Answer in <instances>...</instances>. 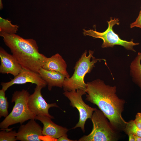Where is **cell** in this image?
I'll return each mask as SVG.
<instances>
[{
	"mask_svg": "<svg viewBox=\"0 0 141 141\" xmlns=\"http://www.w3.org/2000/svg\"><path fill=\"white\" fill-rule=\"evenodd\" d=\"M5 91L3 89L0 90V118L6 117L8 112V102L7 98L5 96Z\"/></svg>",
	"mask_w": 141,
	"mask_h": 141,
	"instance_id": "cell-17",
	"label": "cell"
},
{
	"mask_svg": "<svg viewBox=\"0 0 141 141\" xmlns=\"http://www.w3.org/2000/svg\"><path fill=\"white\" fill-rule=\"evenodd\" d=\"M128 136V140L129 141H135L134 135L131 133L127 134Z\"/></svg>",
	"mask_w": 141,
	"mask_h": 141,
	"instance_id": "cell-23",
	"label": "cell"
},
{
	"mask_svg": "<svg viewBox=\"0 0 141 141\" xmlns=\"http://www.w3.org/2000/svg\"><path fill=\"white\" fill-rule=\"evenodd\" d=\"M141 52H138L132 62L131 70L134 80L141 89Z\"/></svg>",
	"mask_w": 141,
	"mask_h": 141,
	"instance_id": "cell-15",
	"label": "cell"
},
{
	"mask_svg": "<svg viewBox=\"0 0 141 141\" xmlns=\"http://www.w3.org/2000/svg\"><path fill=\"white\" fill-rule=\"evenodd\" d=\"M67 64L58 53L48 58L42 68L47 70L56 71L63 75L66 78L70 77L67 71Z\"/></svg>",
	"mask_w": 141,
	"mask_h": 141,
	"instance_id": "cell-13",
	"label": "cell"
},
{
	"mask_svg": "<svg viewBox=\"0 0 141 141\" xmlns=\"http://www.w3.org/2000/svg\"><path fill=\"white\" fill-rule=\"evenodd\" d=\"M30 83L36 85L45 87L46 82L41 77L39 73L28 69L22 68L19 73L13 79L7 82H2V89L5 91L13 85L21 84Z\"/></svg>",
	"mask_w": 141,
	"mask_h": 141,
	"instance_id": "cell-9",
	"label": "cell"
},
{
	"mask_svg": "<svg viewBox=\"0 0 141 141\" xmlns=\"http://www.w3.org/2000/svg\"><path fill=\"white\" fill-rule=\"evenodd\" d=\"M87 53L86 50L77 62L72 76L68 78H66L63 86L65 91H70L79 89L86 91L87 84L84 80L85 75L90 72L95 63L102 60L94 57L93 51L89 50L88 55Z\"/></svg>",
	"mask_w": 141,
	"mask_h": 141,
	"instance_id": "cell-4",
	"label": "cell"
},
{
	"mask_svg": "<svg viewBox=\"0 0 141 141\" xmlns=\"http://www.w3.org/2000/svg\"><path fill=\"white\" fill-rule=\"evenodd\" d=\"M3 8V5L2 3V0H0V9H2Z\"/></svg>",
	"mask_w": 141,
	"mask_h": 141,
	"instance_id": "cell-25",
	"label": "cell"
},
{
	"mask_svg": "<svg viewBox=\"0 0 141 141\" xmlns=\"http://www.w3.org/2000/svg\"><path fill=\"white\" fill-rule=\"evenodd\" d=\"M86 93V91L80 89L70 91H65L63 93L70 101V105L76 108L79 113V121L72 129L80 127L83 132H85V125L86 120L91 119L93 112L97 109L90 107L84 101L82 97Z\"/></svg>",
	"mask_w": 141,
	"mask_h": 141,
	"instance_id": "cell-7",
	"label": "cell"
},
{
	"mask_svg": "<svg viewBox=\"0 0 141 141\" xmlns=\"http://www.w3.org/2000/svg\"><path fill=\"white\" fill-rule=\"evenodd\" d=\"M39 74L42 78L46 82L49 90H51L53 87H63L66 78L60 73L42 68L40 70Z\"/></svg>",
	"mask_w": 141,
	"mask_h": 141,
	"instance_id": "cell-14",
	"label": "cell"
},
{
	"mask_svg": "<svg viewBox=\"0 0 141 141\" xmlns=\"http://www.w3.org/2000/svg\"><path fill=\"white\" fill-rule=\"evenodd\" d=\"M125 130L127 134L131 133L134 135L141 137V129L137 126L133 120L127 122Z\"/></svg>",
	"mask_w": 141,
	"mask_h": 141,
	"instance_id": "cell-19",
	"label": "cell"
},
{
	"mask_svg": "<svg viewBox=\"0 0 141 141\" xmlns=\"http://www.w3.org/2000/svg\"><path fill=\"white\" fill-rule=\"evenodd\" d=\"M30 95L28 92L24 89L14 92L11 102H14L15 105L11 113L0 123L1 130L8 128L9 126L14 124H22L29 120L35 119L36 115L30 110L28 105Z\"/></svg>",
	"mask_w": 141,
	"mask_h": 141,
	"instance_id": "cell-3",
	"label": "cell"
},
{
	"mask_svg": "<svg viewBox=\"0 0 141 141\" xmlns=\"http://www.w3.org/2000/svg\"><path fill=\"white\" fill-rule=\"evenodd\" d=\"M135 141H141V137L134 135Z\"/></svg>",
	"mask_w": 141,
	"mask_h": 141,
	"instance_id": "cell-24",
	"label": "cell"
},
{
	"mask_svg": "<svg viewBox=\"0 0 141 141\" xmlns=\"http://www.w3.org/2000/svg\"><path fill=\"white\" fill-rule=\"evenodd\" d=\"M136 27L141 28V7L139 13V15L136 21L134 22L131 24L130 27L131 28Z\"/></svg>",
	"mask_w": 141,
	"mask_h": 141,
	"instance_id": "cell-20",
	"label": "cell"
},
{
	"mask_svg": "<svg viewBox=\"0 0 141 141\" xmlns=\"http://www.w3.org/2000/svg\"><path fill=\"white\" fill-rule=\"evenodd\" d=\"M43 88L41 86L36 85L34 92L29 97L28 107L36 115L45 116L53 119L54 117L49 113V110L51 107H59L56 103L49 104L46 102L41 94V90Z\"/></svg>",
	"mask_w": 141,
	"mask_h": 141,
	"instance_id": "cell-8",
	"label": "cell"
},
{
	"mask_svg": "<svg viewBox=\"0 0 141 141\" xmlns=\"http://www.w3.org/2000/svg\"><path fill=\"white\" fill-rule=\"evenodd\" d=\"M30 119L25 125H21L17 132V140L21 141H41L43 128L35 120Z\"/></svg>",
	"mask_w": 141,
	"mask_h": 141,
	"instance_id": "cell-10",
	"label": "cell"
},
{
	"mask_svg": "<svg viewBox=\"0 0 141 141\" xmlns=\"http://www.w3.org/2000/svg\"><path fill=\"white\" fill-rule=\"evenodd\" d=\"M134 121L137 126L141 129V113H138L137 114Z\"/></svg>",
	"mask_w": 141,
	"mask_h": 141,
	"instance_id": "cell-21",
	"label": "cell"
},
{
	"mask_svg": "<svg viewBox=\"0 0 141 141\" xmlns=\"http://www.w3.org/2000/svg\"><path fill=\"white\" fill-rule=\"evenodd\" d=\"M9 129L2 130L0 132V141H15L17 140V132Z\"/></svg>",
	"mask_w": 141,
	"mask_h": 141,
	"instance_id": "cell-18",
	"label": "cell"
},
{
	"mask_svg": "<svg viewBox=\"0 0 141 141\" xmlns=\"http://www.w3.org/2000/svg\"><path fill=\"white\" fill-rule=\"evenodd\" d=\"M118 18L113 19L111 17L110 20L107 21L108 27L105 31L101 32L93 30L84 29L83 33L85 36H89L102 39L103 42L102 47L103 48L113 47L115 45H119L124 46L127 50L136 52L133 46L138 45L139 43H134L133 41V39L130 41L122 40L120 38L119 35L113 31V26L116 24L119 25L120 24Z\"/></svg>",
	"mask_w": 141,
	"mask_h": 141,
	"instance_id": "cell-6",
	"label": "cell"
},
{
	"mask_svg": "<svg viewBox=\"0 0 141 141\" xmlns=\"http://www.w3.org/2000/svg\"><path fill=\"white\" fill-rule=\"evenodd\" d=\"M5 44L23 68L39 73L47 57L39 52L36 41L25 39L15 34L0 32Z\"/></svg>",
	"mask_w": 141,
	"mask_h": 141,
	"instance_id": "cell-2",
	"label": "cell"
},
{
	"mask_svg": "<svg viewBox=\"0 0 141 141\" xmlns=\"http://www.w3.org/2000/svg\"><path fill=\"white\" fill-rule=\"evenodd\" d=\"M107 117L101 110L95 111L91 118L93 128L88 135L80 138V141H113L115 140V132L108 123Z\"/></svg>",
	"mask_w": 141,
	"mask_h": 141,
	"instance_id": "cell-5",
	"label": "cell"
},
{
	"mask_svg": "<svg viewBox=\"0 0 141 141\" xmlns=\"http://www.w3.org/2000/svg\"><path fill=\"white\" fill-rule=\"evenodd\" d=\"M57 141H73L74 140H72L68 138L67 135L66 134L57 139Z\"/></svg>",
	"mask_w": 141,
	"mask_h": 141,
	"instance_id": "cell-22",
	"label": "cell"
},
{
	"mask_svg": "<svg viewBox=\"0 0 141 141\" xmlns=\"http://www.w3.org/2000/svg\"><path fill=\"white\" fill-rule=\"evenodd\" d=\"M19 26L14 25L11 21L0 17V31L10 34H15L18 30Z\"/></svg>",
	"mask_w": 141,
	"mask_h": 141,
	"instance_id": "cell-16",
	"label": "cell"
},
{
	"mask_svg": "<svg viewBox=\"0 0 141 141\" xmlns=\"http://www.w3.org/2000/svg\"><path fill=\"white\" fill-rule=\"evenodd\" d=\"M0 73L10 74L14 77L20 72L22 67L12 55L8 53L2 47L0 48Z\"/></svg>",
	"mask_w": 141,
	"mask_h": 141,
	"instance_id": "cell-11",
	"label": "cell"
},
{
	"mask_svg": "<svg viewBox=\"0 0 141 141\" xmlns=\"http://www.w3.org/2000/svg\"><path fill=\"white\" fill-rule=\"evenodd\" d=\"M35 120L40 121L43 125L42 133L44 136L57 139L66 134L68 130L58 125L51 120L50 118L45 116L36 115Z\"/></svg>",
	"mask_w": 141,
	"mask_h": 141,
	"instance_id": "cell-12",
	"label": "cell"
},
{
	"mask_svg": "<svg viewBox=\"0 0 141 141\" xmlns=\"http://www.w3.org/2000/svg\"><path fill=\"white\" fill-rule=\"evenodd\" d=\"M86 84V100L96 105L114 128L126 126L127 122L122 116L125 102L116 94V87L106 85L99 79Z\"/></svg>",
	"mask_w": 141,
	"mask_h": 141,
	"instance_id": "cell-1",
	"label": "cell"
}]
</instances>
